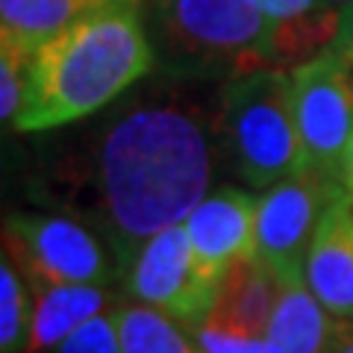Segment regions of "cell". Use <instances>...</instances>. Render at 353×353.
Segmentation results:
<instances>
[{
	"label": "cell",
	"instance_id": "cell-15",
	"mask_svg": "<svg viewBox=\"0 0 353 353\" xmlns=\"http://www.w3.org/2000/svg\"><path fill=\"white\" fill-rule=\"evenodd\" d=\"M115 321L124 353H203L189 330L153 306L127 301L115 309Z\"/></svg>",
	"mask_w": 353,
	"mask_h": 353
},
{
	"label": "cell",
	"instance_id": "cell-14",
	"mask_svg": "<svg viewBox=\"0 0 353 353\" xmlns=\"http://www.w3.org/2000/svg\"><path fill=\"white\" fill-rule=\"evenodd\" d=\"M339 321L306 283H283L268 339L283 353H330Z\"/></svg>",
	"mask_w": 353,
	"mask_h": 353
},
{
	"label": "cell",
	"instance_id": "cell-8",
	"mask_svg": "<svg viewBox=\"0 0 353 353\" xmlns=\"http://www.w3.org/2000/svg\"><path fill=\"white\" fill-rule=\"evenodd\" d=\"M121 285L130 301L159 309L192 330L212 312L218 280L201 268L185 224H176L136 250L121 274Z\"/></svg>",
	"mask_w": 353,
	"mask_h": 353
},
{
	"label": "cell",
	"instance_id": "cell-12",
	"mask_svg": "<svg viewBox=\"0 0 353 353\" xmlns=\"http://www.w3.org/2000/svg\"><path fill=\"white\" fill-rule=\"evenodd\" d=\"M32 292V324L27 353L57 350L74 330L94 315L109 312V285H36Z\"/></svg>",
	"mask_w": 353,
	"mask_h": 353
},
{
	"label": "cell",
	"instance_id": "cell-17",
	"mask_svg": "<svg viewBox=\"0 0 353 353\" xmlns=\"http://www.w3.org/2000/svg\"><path fill=\"white\" fill-rule=\"evenodd\" d=\"M32 309L24 289V274L12 256L0 262V353H27Z\"/></svg>",
	"mask_w": 353,
	"mask_h": 353
},
{
	"label": "cell",
	"instance_id": "cell-5",
	"mask_svg": "<svg viewBox=\"0 0 353 353\" xmlns=\"http://www.w3.org/2000/svg\"><path fill=\"white\" fill-rule=\"evenodd\" d=\"M12 262L36 285H109L121 280L112 245L68 215L18 212L6 218Z\"/></svg>",
	"mask_w": 353,
	"mask_h": 353
},
{
	"label": "cell",
	"instance_id": "cell-6",
	"mask_svg": "<svg viewBox=\"0 0 353 353\" xmlns=\"http://www.w3.org/2000/svg\"><path fill=\"white\" fill-rule=\"evenodd\" d=\"M289 74L306 168L345 185V162L353 141V65L327 48Z\"/></svg>",
	"mask_w": 353,
	"mask_h": 353
},
{
	"label": "cell",
	"instance_id": "cell-3",
	"mask_svg": "<svg viewBox=\"0 0 353 353\" xmlns=\"http://www.w3.org/2000/svg\"><path fill=\"white\" fill-rule=\"evenodd\" d=\"M157 65L230 80L280 57V27L250 0H139Z\"/></svg>",
	"mask_w": 353,
	"mask_h": 353
},
{
	"label": "cell",
	"instance_id": "cell-13",
	"mask_svg": "<svg viewBox=\"0 0 353 353\" xmlns=\"http://www.w3.org/2000/svg\"><path fill=\"white\" fill-rule=\"evenodd\" d=\"M121 0H0V41L36 53L83 18Z\"/></svg>",
	"mask_w": 353,
	"mask_h": 353
},
{
	"label": "cell",
	"instance_id": "cell-4",
	"mask_svg": "<svg viewBox=\"0 0 353 353\" xmlns=\"http://www.w3.org/2000/svg\"><path fill=\"white\" fill-rule=\"evenodd\" d=\"M221 139L233 171L253 189H271L306 171L292 74L268 65L227 80L221 94Z\"/></svg>",
	"mask_w": 353,
	"mask_h": 353
},
{
	"label": "cell",
	"instance_id": "cell-23",
	"mask_svg": "<svg viewBox=\"0 0 353 353\" xmlns=\"http://www.w3.org/2000/svg\"><path fill=\"white\" fill-rule=\"evenodd\" d=\"M324 6H327L330 12H333V15L339 18L341 12H345V9H350V6H353V0H324Z\"/></svg>",
	"mask_w": 353,
	"mask_h": 353
},
{
	"label": "cell",
	"instance_id": "cell-22",
	"mask_svg": "<svg viewBox=\"0 0 353 353\" xmlns=\"http://www.w3.org/2000/svg\"><path fill=\"white\" fill-rule=\"evenodd\" d=\"M345 201L353 212V141H350V150H347V162H345Z\"/></svg>",
	"mask_w": 353,
	"mask_h": 353
},
{
	"label": "cell",
	"instance_id": "cell-16",
	"mask_svg": "<svg viewBox=\"0 0 353 353\" xmlns=\"http://www.w3.org/2000/svg\"><path fill=\"white\" fill-rule=\"evenodd\" d=\"M250 3L280 27V53L292 48V41H303V27L312 30L315 41H333L339 18L324 6V0H250Z\"/></svg>",
	"mask_w": 353,
	"mask_h": 353
},
{
	"label": "cell",
	"instance_id": "cell-7",
	"mask_svg": "<svg viewBox=\"0 0 353 353\" xmlns=\"http://www.w3.org/2000/svg\"><path fill=\"white\" fill-rule=\"evenodd\" d=\"M341 194H345V185L312 168L271 185L256 206L253 253L283 283H306V256L330 206Z\"/></svg>",
	"mask_w": 353,
	"mask_h": 353
},
{
	"label": "cell",
	"instance_id": "cell-20",
	"mask_svg": "<svg viewBox=\"0 0 353 353\" xmlns=\"http://www.w3.org/2000/svg\"><path fill=\"white\" fill-rule=\"evenodd\" d=\"M330 48L339 50L341 57H345L353 65V6L345 9V12L339 15V24H336V32H333V41H330Z\"/></svg>",
	"mask_w": 353,
	"mask_h": 353
},
{
	"label": "cell",
	"instance_id": "cell-2",
	"mask_svg": "<svg viewBox=\"0 0 353 353\" xmlns=\"http://www.w3.org/2000/svg\"><path fill=\"white\" fill-rule=\"evenodd\" d=\"M157 65L139 0L83 18L32 57L15 130L41 132L101 112Z\"/></svg>",
	"mask_w": 353,
	"mask_h": 353
},
{
	"label": "cell",
	"instance_id": "cell-9",
	"mask_svg": "<svg viewBox=\"0 0 353 353\" xmlns=\"http://www.w3.org/2000/svg\"><path fill=\"white\" fill-rule=\"evenodd\" d=\"M256 206V194L233 189V185H221V189L209 192L194 206V212L185 218L192 250L209 277L221 280L230 262H236L245 253H253Z\"/></svg>",
	"mask_w": 353,
	"mask_h": 353
},
{
	"label": "cell",
	"instance_id": "cell-10",
	"mask_svg": "<svg viewBox=\"0 0 353 353\" xmlns=\"http://www.w3.org/2000/svg\"><path fill=\"white\" fill-rule=\"evenodd\" d=\"M283 292V280L256 253H245L221 274L212 312L203 324L236 336H268L274 309Z\"/></svg>",
	"mask_w": 353,
	"mask_h": 353
},
{
	"label": "cell",
	"instance_id": "cell-1",
	"mask_svg": "<svg viewBox=\"0 0 353 353\" xmlns=\"http://www.w3.org/2000/svg\"><path fill=\"white\" fill-rule=\"evenodd\" d=\"M215 136L194 106L139 103L103 130L94 150V221L124 274L136 250L185 224L212 192Z\"/></svg>",
	"mask_w": 353,
	"mask_h": 353
},
{
	"label": "cell",
	"instance_id": "cell-11",
	"mask_svg": "<svg viewBox=\"0 0 353 353\" xmlns=\"http://www.w3.org/2000/svg\"><path fill=\"white\" fill-rule=\"evenodd\" d=\"M303 280L341 321H353V212L345 194L330 206L306 256Z\"/></svg>",
	"mask_w": 353,
	"mask_h": 353
},
{
	"label": "cell",
	"instance_id": "cell-21",
	"mask_svg": "<svg viewBox=\"0 0 353 353\" xmlns=\"http://www.w3.org/2000/svg\"><path fill=\"white\" fill-rule=\"evenodd\" d=\"M330 353H353V321H339V333Z\"/></svg>",
	"mask_w": 353,
	"mask_h": 353
},
{
	"label": "cell",
	"instance_id": "cell-19",
	"mask_svg": "<svg viewBox=\"0 0 353 353\" xmlns=\"http://www.w3.org/2000/svg\"><path fill=\"white\" fill-rule=\"evenodd\" d=\"M53 353H124L121 350V339H118L115 309L103 315H94L80 330H74Z\"/></svg>",
	"mask_w": 353,
	"mask_h": 353
},
{
	"label": "cell",
	"instance_id": "cell-18",
	"mask_svg": "<svg viewBox=\"0 0 353 353\" xmlns=\"http://www.w3.org/2000/svg\"><path fill=\"white\" fill-rule=\"evenodd\" d=\"M30 65L32 53L0 41V118H3V124H15L21 106H24Z\"/></svg>",
	"mask_w": 353,
	"mask_h": 353
}]
</instances>
